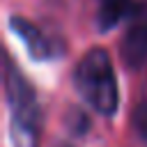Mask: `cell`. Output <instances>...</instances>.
<instances>
[{
    "label": "cell",
    "mask_w": 147,
    "mask_h": 147,
    "mask_svg": "<svg viewBox=\"0 0 147 147\" xmlns=\"http://www.w3.org/2000/svg\"><path fill=\"white\" fill-rule=\"evenodd\" d=\"M74 85L80 92V96L99 113V115H115L119 106V90H117V76L110 62V55L103 48L87 51L74 71Z\"/></svg>",
    "instance_id": "6da1fadb"
},
{
    "label": "cell",
    "mask_w": 147,
    "mask_h": 147,
    "mask_svg": "<svg viewBox=\"0 0 147 147\" xmlns=\"http://www.w3.org/2000/svg\"><path fill=\"white\" fill-rule=\"evenodd\" d=\"M5 85L7 99L11 108V140L14 147H39V129H41V110L34 90L14 69L11 60L5 67Z\"/></svg>",
    "instance_id": "7a4b0ae2"
},
{
    "label": "cell",
    "mask_w": 147,
    "mask_h": 147,
    "mask_svg": "<svg viewBox=\"0 0 147 147\" xmlns=\"http://www.w3.org/2000/svg\"><path fill=\"white\" fill-rule=\"evenodd\" d=\"M119 55L131 69H140L147 62V0L133 2L124 37L119 41Z\"/></svg>",
    "instance_id": "3957f363"
},
{
    "label": "cell",
    "mask_w": 147,
    "mask_h": 147,
    "mask_svg": "<svg viewBox=\"0 0 147 147\" xmlns=\"http://www.w3.org/2000/svg\"><path fill=\"white\" fill-rule=\"evenodd\" d=\"M9 25H11V30L23 39V44L28 46V51H30V55L32 57H37V60H46V57H53V53H55V46H53V41L34 25V23H30V21H25L23 16H11V21H9Z\"/></svg>",
    "instance_id": "277c9868"
},
{
    "label": "cell",
    "mask_w": 147,
    "mask_h": 147,
    "mask_svg": "<svg viewBox=\"0 0 147 147\" xmlns=\"http://www.w3.org/2000/svg\"><path fill=\"white\" fill-rule=\"evenodd\" d=\"M131 9V0H96V23L101 30H110L122 18H129Z\"/></svg>",
    "instance_id": "5b68a950"
},
{
    "label": "cell",
    "mask_w": 147,
    "mask_h": 147,
    "mask_svg": "<svg viewBox=\"0 0 147 147\" xmlns=\"http://www.w3.org/2000/svg\"><path fill=\"white\" fill-rule=\"evenodd\" d=\"M133 129L142 140H147V99L140 101L133 110Z\"/></svg>",
    "instance_id": "8992f818"
}]
</instances>
